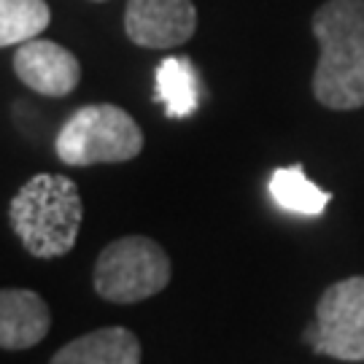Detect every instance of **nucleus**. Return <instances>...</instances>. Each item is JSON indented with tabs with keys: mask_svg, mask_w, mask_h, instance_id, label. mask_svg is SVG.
<instances>
[{
	"mask_svg": "<svg viewBox=\"0 0 364 364\" xmlns=\"http://www.w3.org/2000/svg\"><path fill=\"white\" fill-rule=\"evenodd\" d=\"M311 30L318 41L313 73L316 100L332 111L364 105V0H326L313 14Z\"/></svg>",
	"mask_w": 364,
	"mask_h": 364,
	"instance_id": "nucleus-1",
	"label": "nucleus"
},
{
	"mask_svg": "<svg viewBox=\"0 0 364 364\" xmlns=\"http://www.w3.org/2000/svg\"><path fill=\"white\" fill-rule=\"evenodd\" d=\"M84 203L73 178L38 173L11 197L9 221L30 257L57 259L76 246Z\"/></svg>",
	"mask_w": 364,
	"mask_h": 364,
	"instance_id": "nucleus-2",
	"label": "nucleus"
},
{
	"mask_svg": "<svg viewBox=\"0 0 364 364\" xmlns=\"http://www.w3.org/2000/svg\"><path fill=\"white\" fill-rule=\"evenodd\" d=\"M54 151L70 168L130 162L144 151V130L119 105H84L60 127Z\"/></svg>",
	"mask_w": 364,
	"mask_h": 364,
	"instance_id": "nucleus-3",
	"label": "nucleus"
},
{
	"mask_svg": "<svg viewBox=\"0 0 364 364\" xmlns=\"http://www.w3.org/2000/svg\"><path fill=\"white\" fill-rule=\"evenodd\" d=\"M173 264L165 248L146 235H127L100 251L92 284L108 302L132 305L159 294L170 284Z\"/></svg>",
	"mask_w": 364,
	"mask_h": 364,
	"instance_id": "nucleus-4",
	"label": "nucleus"
},
{
	"mask_svg": "<svg viewBox=\"0 0 364 364\" xmlns=\"http://www.w3.org/2000/svg\"><path fill=\"white\" fill-rule=\"evenodd\" d=\"M316 353L340 362H364V275L326 289L316 305Z\"/></svg>",
	"mask_w": 364,
	"mask_h": 364,
	"instance_id": "nucleus-5",
	"label": "nucleus"
},
{
	"mask_svg": "<svg viewBox=\"0 0 364 364\" xmlns=\"http://www.w3.org/2000/svg\"><path fill=\"white\" fill-rule=\"evenodd\" d=\"M197 9L192 0H127L124 33L144 49H176L195 36Z\"/></svg>",
	"mask_w": 364,
	"mask_h": 364,
	"instance_id": "nucleus-6",
	"label": "nucleus"
},
{
	"mask_svg": "<svg viewBox=\"0 0 364 364\" xmlns=\"http://www.w3.org/2000/svg\"><path fill=\"white\" fill-rule=\"evenodd\" d=\"M14 73L27 90L43 97H65L81 81V63L57 41L30 38L14 52Z\"/></svg>",
	"mask_w": 364,
	"mask_h": 364,
	"instance_id": "nucleus-7",
	"label": "nucleus"
},
{
	"mask_svg": "<svg viewBox=\"0 0 364 364\" xmlns=\"http://www.w3.org/2000/svg\"><path fill=\"white\" fill-rule=\"evenodd\" d=\"M52 329V311L33 289H0V348L27 351Z\"/></svg>",
	"mask_w": 364,
	"mask_h": 364,
	"instance_id": "nucleus-8",
	"label": "nucleus"
},
{
	"mask_svg": "<svg viewBox=\"0 0 364 364\" xmlns=\"http://www.w3.org/2000/svg\"><path fill=\"white\" fill-rule=\"evenodd\" d=\"M141 340L124 326H103L65 343L49 364H141Z\"/></svg>",
	"mask_w": 364,
	"mask_h": 364,
	"instance_id": "nucleus-9",
	"label": "nucleus"
},
{
	"mask_svg": "<svg viewBox=\"0 0 364 364\" xmlns=\"http://www.w3.org/2000/svg\"><path fill=\"white\" fill-rule=\"evenodd\" d=\"M156 100H162L170 119L192 117L200 105V81L189 57L173 54L156 68Z\"/></svg>",
	"mask_w": 364,
	"mask_h": 364,
	"instance_id": "nucleus-10",
	"label": "nucleus"
},
{
	"mask_svg": "<svg viewBox=\"0 0 364 364\" xmlns=\"http://www.w3.org/2000/svg\"><path fill=\"white\" fill-rule=\"evenodd\" d=\"M270 195H273L278 208L289 210V213H299V216H321L332 200L329 192L318 189L305 176L302 165L275 170L273 178H270Z\"/></svg>",
	"mask_w": 364,
	"mask_h": 364,
	"instance_id": "nucleus-11",
	"label": "nucleus"
},
{
	"mask_svg": "<svg viewBox=\"0 0 364 364\" xmlns=\"http://www.w3.org/2000/svg\"><path fill=\"white\" fill-rule=\"evenodd\" d=\"M52 22L46 0H0V49L38 38Z\"/></svg>",
	"mask_w": 364,
	"mask_h": 364,
	"instance_id": "nucleus-12",
	"label": "nucleus"
},
{
	"mask_svg": "<svg viewBox=\"0 0 364 364\" xmlns=\"http://www.w3.org/2000/svg\"><path fill=\"white\" fill-rule=\"evenodd\" d=\"M92 3H105V0H92Z\"/></svg>",
	"mask_w": 364,
	"mask_h": 364,
	"instance_id": "nucleus-13",
	"label": "nucleus"
}]
</instances>
